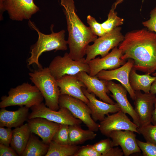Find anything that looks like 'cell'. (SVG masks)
I'll return each instance as SVG.
<instances>
[{"label":"cell","mask_w":156,"mask_h":156,"mask_svg":"<svg viewBox=\"0 0 156 156\" xmlns=\"http://www.w3.org/2000/svg\"><path fill=\"white\" fill-rule=\"evenodd\" d=\"M30 27L36 31L38 35L36 42L31 48V55L27 59L28 64L29 65L34 64L39 68L42 66L39 63V59L43 53L53 50L57 51L66 50L67 42L65 39V30L63 29L54 32L53 27L51 26V33L46 34L40 32L33 22L29 21Z\"/></svg>","instance_id":"3957f363"},{"label":"cell","mask_w":156,"mask_h":156,"mask_svg":"<svg viewBox=\"0 0 156 156\" xmlns=\"http://www.w3.org/2000/svg\"><path fill=\"white\" fill-rule=\"evenodd\" d=\"M27 122L31 133L37 135L44 143L48 145L61 125L40 117L28 119Z\"/></svg>","instance_id":"2e32d148"},{"label":"cell","mask_w":156,"mask_h":156,"mask_svg":"<svg viewBox=\"0 0 156 156\" xmlns=\"http://www.w3.org/2000/svg\"><path fill=\"white\" fill-rule=\"evenodd\" d=\"M137 144L144 156H156V145L136 139Z\"/></svg>","instance_id":"f546056e"},{"label":"cell","mask_w":156,"mask_h":156,"mask_svg":"<svg viewBox=\"0 0 156 156\" xmlns=\"http://www.w3.org/2000/svg\"><path fill=\"white\" fill-rule=\"evenodd\" d=\"M150 18L147 21L143 22L142 24L148 29L156 34V6L150 12Z\"/></svg>","instance_id":"e575fe53"},{"label":"cell","mask_w":156,"mask_h":156,"mask_svg":"<svg viewBox=\"0 0 156 156\" xmlns=\"http://www.w3.org/2000/svg\"><path fill=\"white\" fill-rule=\"evenodd\" d=\"M49 148V145L40 140L31 133L30 138L21 156H45Z\"/></svg>","instance_id":"d4e9b609"},{"label":"cell","mask_w":156,"mask_h":156,"mask_svg":"<svg viewBox=\"0 0 156 156\" xmlns=\"http://www.w3.org/2000/svg\"><path fill=\"white\" fill-rule=\"evenodd\" d=\"M115 8L114 4L108 14L107 19L101 24L106 33L110 32L123 23L124 20L117 16L116 12L114 10Z\"/></svg>","instance_id":"4316f807"},{"label":"cell","mask_w":156,"mask_h":156,"mask_svg":"<svg viewBox=\"0 0 156 156\" xmlns=\"http://www.w3.org/2000/svg\"><path fill=\"white\" fill-rule=\"evenodd\" d=\"M56 80L60 95H68L88 103L89 100L82 90V88H86V87L76 75H65Z\"/></svg>","instance_id":"ffe728a7"},{"label":"cell","mask_w":156,"mask_h":156,"mask_svg":"<svg viewBox=\"0 0 156 156\" xmlns=\"http://www.w3.org/2000/svg\"><path fill=\"white\" fill-rule=\"evenodd\" d=\"M74 156H101V155L94 149L92 145L88 144L80 146Z\"/></svg>","instance_id":"d6a6232c"},{"label":"cell","mask_w":156,"mask_h":156,"mask_svg":"<svg viewBox=\"0 0 156 156\" xmlns=\"http://www.w3.org/2000/svg\"><path fill=\"white\" fill-rule=\"evenodd\" d=\"M152 75L153 76H155L156 77V72H155L154 73H153L152 74Z\"/></svg>","instance_id":"b9f144b4"},{"label":"cell","mask_w":156,"mask_h":156,"mask_svg":"<svg viewBox=\"0 0 156 156\" xmlns=\"http://www.w3.org/2000/svg\"><path fill=\"white\" fill-rule=\"evenodd\" d=\"M134 132L128 130L114 131L111 133L109 138L111 139L113 147L120 146L124 155L129 156L141 152L136 142V135Z\"/></svg>","instance_id":"d6986e66"},{"label":"cell","mask_w":156,"mask_h":156,"mask_svg":"<svg viewBox=\"0 0 156 156\" xmlns=\"http://www.w3.org/2000/svg\"><path fill=\"white\" fill-rule=\"evenodd\" d=\"M8 94L1 97L0 108L15 105L29 108L42 103L44 99L37 88L28 83L11 88Z\"/></svg>","instance_id":"5b68a950"},{"label":"cell","mask_w":156,"mask_h":156,"mask_svg":"<svg viewBox=\"0 0 156 156\" xmlns=\"http://www.w3.org/2000/svg\"><path fill=\"white\" fill-rule=\"evenodd\" d=\"M96 134L89 129L85 130L80 125L69 126V144L78 145L95 138Z\"/></svg>","instance_id":"cb8c5ba5"},{"label":"cell","mask_w":156,"mask_h":156,"mask_svg":"<svg viewBox=\"0 0 156 156\" xmlns=\"http://www.w3.org/2000/svg\"><path fill=\"white\" fill-rule=\"evenodd\" d=\"M99 125L101 133L108 138L111 132L115 131L128 130L138 133V127L121 110L112 114H108Z\"/></svg>","instance_id":"8fae6325"},{"label":"cell","mask_w":156,"mask_h":156,"mask_svg":"<svg viewBox=\"0 0 156 156\" xmlns=\"http://www.w3.org/2000/svg\"><path fill=\"white\" fill-rule=\"evenodd\" d=\"M30 108L31 111L29 114L28 119L42 118L60 124L68 125H80L82 122L74 117L70 111L65 107H60L58 110L55 111L50 109L42 102Z\"/></svg>","instance_id":"9c48e42d"},{"label":"cell","mask_w":156,"mask_h":156,"mask_svg":"<svg viewBox=\"0 0 156 156\" xmlns=\"http://www.w3.org/2000/svg\"><path fill=\"white\" fill-rule=\"evenodd\" d=\"M150 92L155 94H156V79L151 85Z\"/></svg>","instance_id":"f35d334b"},{"label":"cell","mask_w":156,"mask_h":156,"mask_svg":"<svg viewBox=\"0 0 156 156\" xmlns=\"http://www.w3.org/2000/svg\"><path fill=\"white\" fill-rule=\"evenodd\" d=\"M118 48L122 55L121 59H131L133 67L145 73L156 72V34L145 29L127 33Z\"/></svg>","instance_id":"6da1fadb"},{"label":"cell","mask_w":156,"mask_h":156,"mask_svg":"<svg viewBox=\"0 0 156 156\" xmlns=\"http://www.w3.org/2000/svg\"><path fill=\"white\" fill-rule=\"evenodd\" d=\"M82 90L89 100L87 105L91 110L92 118L95 122H101L109 113H115L121 110L117 103L110 104L100 101L96 98L94 94L88 92L86 88L82 87Z\"/></svg>","instance_id":"e0dca14e"},{"label":"cell","mask_w":156,"mask_h":156,"mask_svg":"<svg viewBox=\"0 0 156 156\" xmlns=\"http://www.w3.org/2000/svg\"><path fill=\"white\" fill-rule=\"evenodd\" d=\"M138 133L141 134L146 142L156 145V125L151 123L137 129Z\"/></svg>","instance_id":"83f0119b"},{"label":"cell","mask_w":156,"mask_h":156,"mask_svg":"<svg viewBox=\"0 0 156 156\" xmlns=\"http://www.w3.org/2000/svg\"><path fill=\"white\" fill-rule=\"evenodd\" d=\"M121 27H118L110 32L97 38L91 45L87 47L85 62L88 63L98 55L105 56L109 51L117 47L123 40L124 36L121 32Z\"/></svg>","instance_id":"8992f818"},{"label":"cell","mask_w":156,"mask_h":156,"mask_svg":"<svg viewBox=\"0 0 156 156\" xmlns=\"http://www.w3.org/2000/svg\"><path fill=\"white\" fill-rule=\"evenodd\" d=\"M151 122L153 125H156V98L154 103V109L152 114Z\"/></svg>","instance_id":"74e56055"},{"label":"cell","mask_w":156,"mask_h":156,"mask_svg":"<svg viewBox=\"0 0 156 156\" xmlns=\"http://www.w3.org/2000/svg\"><path fill=\"white\" fill-rule=\"evenodd\" d=\"M4 0H0V20L3 19V14L4 12L3 10V3Z\"/></svg>","instance_id":"ab89813d"},{"label":"cell","mask_w":156,"mask_h":156,"mask_svg":"<svg viewBox=\"0 0 156 156\" xmlns=\"http://www.w3.org/2000/svg\"><path fill=\"white\" fill-rule=\"evenodd\" d=\"M39 10L34 0H4L3 2L4 12L6 11L13 21L29 20Z\"/></svg>","instance_id":"30bf717a"},{"label":"cell","mask_w":156,"mask_h":156,"mask_svg":"<svg viewBox=\"0 0 156 156\" xmlns=\"http://www.w3.org/2000/svg\"><path fill=\"white\" fill-rule=\"evenodd\" d=\"M60 107L67 109L73 116L81 120L90 130L96 132L99 125L95 122L91 116L89 107L82 100L66 94L60 95L58 101Z\"/></svg>","instance_id":"ba28073f"},{"label":"cell","mask_w":156,"mask_h":156,"mask_svg":"<svg viewBox=\"0 0 156 156\" xmlns=\"http://www.w3.org/2000/svg\"><path fill=\"white\" fill-rule=\"evenodd\" d=\"M122 55L121 51L116 47L105 57L90 60L88 63L90 69L89 75L95 76L102 70H113L122 66L126 62L121 59Z\"/></svg>","instance_id":"5bb4252c"},{"label":"cell","mask_w":156,"mask_h":156,"mask_svg":"<svg viewBox=\"0 0 156 156\" xmlns=\"http://www.w3.org/2000/svg\"><path fill=\"white\" fill-rule=\"evenodd\" d=\"M29 109L26 106H22L16 111H12L6 110L5 107L1 108L0 127L15 128L23 125L28 119Z\"/></svg>","instance_id":"44dd1931"},{"label":"cell","mask_w":156,"mask_h":156,"mask_svg":"<svg viewBox=\"0 0 156 156\" xmlns=\"http://www.w3.org/2000/svg\"><path fill=\"white\" fill-rule=\"evenodd\" d=\"M48 68L51 74L56 79L65 75H76L81 71H85L88 74L90 72L89 67L85 62V58L74 60L67 52L63 56L58 55L54 57Z\"/></svg>","instance_id":"52a82bcc"},{"label":"cell","mask_w":156,"mask_h":156,"mask_svg":"<svg viewBox=\"0 0 156 156\" xmlns=\"http://www.w3.org/2000/svg\"><path fill=\"white\" fill-rule=\"evenodd\" d=\"M31 134L27 123L12 130L10 145L19 156H21L25 150Z\"/></svg>","instance_id":"7402d4cb"},{"label":"cell","mask_w":156,"mask_h":156,"mask_svg":"<svg viewBox=\"0 0 156 156\" xmlns=\"http://www.w3.org/2000/svg\"><path fill=\"white\" fill-rule=\"evenodd\" d=\"M29 79L38 89L46 105L52 110L59 108L58 101L60 95L56 79L51 74L48 67L41 68L29 73Z\"/></svg>","instance_id":"277c9868"},{"label":"cell","mask_w":156,"mask_h":156,"mask_svg":"<svg viewBox=\"0 0 156 156\" xmlns=\"http://www.w3.org/2000/svg\"><path fill=\"white\" fill-rule=\"evenodd\" d=\"M11 128L0 127V144L9 146L12 135Z\"/></svg>","instance_id":"836d02e7"},{"label":"cell","mask_w":156,"mask_h":156,"mask_svg":"<svg viewBox=\"0 0 156 156\" xmlns=\"http://www.w3.org/2000/svg\"><path fill=\"white\" fill-rule=\"evenodd\" d=\"M156 97L151 92L142 93L135 91L134 110L138 117L139 127L151 123L154 103Z\"/></svg>","instance_id":"7c38bea8"},{"label":"cell","mask_w":156,"mask_h":156,"mask_svg":"<svg viewBox=\"0 0 156 156\" xmlns=\"http://www.w3.org/2000/svg\"><path fill=\"white\" fill-rule=\"evenodd\" d=\"M123 0H119L118 1H116V2L117 3V4H118L120 2H121Z\"/></svg>","instance_id":"60d3db41"},{"label":"cell","mask_w":156,"mask_h":156,"mask_svg":"<svg viewBox=\"0 0 156 156\" xmlns=\"http://www.w3.org/2000/svg\"><path fill=\"white\" fill-rule=\"evenodd\" d=\"M69 126L61 124L60 126L54 135L52 140L62 145L69 144Z\"/></svg>","instance_id":"f1b7e54d"},{"label":"cell","mask_w":156,"mask_h":156,"mask_svg":"<svg viewBox=\"0 0 156 156\" xmlns=\"http://www.w3.org/2000/svg\"><path fill=\"white\" fill-rule=\"evenodd\" d=\"M106 86L112 94L110 96L116 101L121 110L129 115L133 120V122L139 127L138 116L128 100V92L126 89L122 84L116 83L112 80L106 81Z\"/></svg>","instance_id":"ac0fdd59"},{"label":"cell","mask_w":156,"mask_h":156,"mask_svg":"<svg viewBox=\"0 0 156 156\" xmlns=\"http://www.w3.org/2000/svg\"><path fill=\"white\" fill-rule=\"evenodd\" d=\"M80 147L79 145L59 144L52 140L45 156H74Z\"/></svg>","instance_id":"484cf974"},{"label":"cell","mask_w":156,"mask_h":156,"mask_svg":"<svg viewBox=\"0 0 156 156\" xmlns=\"http://www.w3.org/2000/svg\"><path fill=\"white\" fill-rule=\"evenodd\" d=\"M124 155L122 149L118 147H113L103 156H122Z\"/></svg>","instance_id":"8d00e7d4"},{"label":"cell","mask_w":156,"mask_h":156,"mask_svg":"<svg viewBox=\"0 0 156 156\" xmlns=\"http://www.w3.org/2000/svg\"><path fill=\"white\" fill-rule=\"evenodd\" d=\"M94 149L103 156L113 147L112 141L108 138L102 140L92 145Z\"/></svg>","instance_id":"1f68e13d"},{"label":"cell","mask_w":156,"mask_h":156,"mask_svg":"<svg viewBox=\"0 0 156 156\" xmlns=\"http://www.w3.org/2000/svg\"><path fill=\"white\" fill-rule=\"evenodd\" d=\"M76 75L84 83L89 92L93 93L104 102L110 104L115 103L107 94L110 91L106 86V81L100 79L96 76H90L84 71L80 72Z\"/></svg>","instance_id":"9a60e30c"},{"label":"cell","mask_w":156,"mask_h":156,"mask_svg":"<svg viewBox=\"0 0 156 156\" xmlns=\"http://www.w3.org/2000/svg\"><path fill=\"white\" fill-rule=\"evenodd\" d=\"M87 22L92 32L95 35L101 37L106 33L101 24L99 23L94 18L88 15L87 17Z\"/></svg>","instance_id":"4dcf8cb0"},{"label":"cell","mask_w":156,"mask_h":156,"mask_svg":"<svg viewBox=\"0 0 156 156\" xmlns=\"http://www.w3.org/2000/svg\"><path fill=\"white\" fill-rule=\"evenodd\" d=\"M133 67L129 76L130 86L135 91H143L145 93L150 92L151 85L156 79V77L151 76L149 73L139 75Z\"/></svg>","instance_id":"603a6c76"},{"label":"cell","mask_w":156,"mask_h":156,"mask_svg":"<svg viewBox=\"0 0 156 156\" xmlns=\"http://www.w3.org/2000/svg\"><path fill=\"white\" fill-rule=\"evenodd\" d=\"M134 64V60L129 59L127 62L121 66L112 70H102L96 76L100 79L105 81L115 79L118 81L126 89L131 98L134 101L135 91L131 88L129 80L130 73Z\"/></svg>","instance_id":"4fadbf2b"},{"label":"cell","mask_w":156,"mask_h":156,"mask_svg":"<svg viewBox=\"0 0 156 156\" xmlns=\"http://www.w3.org/2000/svg\"><path fill=\"white\" fill-rule=\"evenodd\" d=\"M60 1L67 22L68 53L73 60H79L84 57L87 47L90 43L94 42L97 36L79 18L76 13L74 0H60Z\"/></svg>","instance_id":"7a4b0ae2"},{"label":"cell","mask_w":156,"mask_h":156,"mask_svg":"<svg viewBox=\"0 0 156 156\" xmlns=\"http://www.w3.org/2000/svg\"><path fill=\"white\" fill-rule=\"evenodd\" d=\"M0 156H17L18 155L11 146L0 144Z\"/></svg>","instance_id":"d590c367"}]
</instances>
